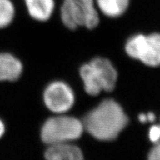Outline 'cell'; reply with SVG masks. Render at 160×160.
I'll use <instances>...</instances> for the list:
<instances>
[{
    "label": "cell",
    "instance_id": "obj_1",
    "mask_svg": "<svg viewBox=\"0 0 160 160\" xmlns=\"http://www.w3.org/2000/svg\"><path fill=\"white\" fill-rule=\"evenodd\" d=\"M128 122V118L119 103L105 99L84 118V129L99 140L110 141L118 137Z\"/></svg>",
    "mask_w": 160,
    "mask_h": 160
},
{
    "label": "cell",
    "instance_id": "obj_2",
    "mask_svg": "<svg viewBox=\"0 0 160 160\" xmlns=\"http://www.w3.org/2000/svg\"><path fill=\"white\" fill-rule=\"evenodd\" d=\"M57 14L63 27L71 31L80 28L93 30L102 21L94 0H60Z\"/></svg>",
    "mask_w": 160,
    "mask_h": 160
},
{
    "label": "cell",
    "instance_id": "obj_3",
    "mask_svg": "<svg viewBox=\"0 0 160 160\" xmlns=\"http://www.w3.org/2000/svg\"><path fill=\"white\" fill-rule=\"evenodd\" d=\"M80 76L83 80L88 94L97 96L102 91L114 89L117 80V72L108 59L97 57L80 68Z\"/></svg>",
    "mask_w": 160,
    "mask_h": 160
},
{
    "label": "cell",
    "instance_id": "obj_4",
    "mask_svg": "<svg viewBox=\"0 0 160 160\" xmlns=\"http://www.w3.org/2000/svg\"><path fill=\"white\" fill-rule=\"evenodd\" d=\"M82 122L69 116H57L47 119L41 130V139L47 145L69 143L81 137Z\"/></svg>",
    "mask_w": 160,
    "mask_h": 160
},
{
    "label": "cell",
    "instance_id": "obj_5",
    "mask_svg": "<svg viewBox=\"0 0 160 160\" xmlns=\"http://www.w3.org/2000/svg\"><path fill=\"white\" fill-rule=\"evenodd\" d=\"M125 50L130 57L140 60L146 65L159 66L160 33L133 35L128 40Z\"/></svg>",
    "mask_w": 160,
    "mask_h": 160
},
{
    "label": "cell",
    "instance_id": "obj_6",
    "mask_svg": "<svg viewBox=\"0 0 160 160\" xmlns=\"http://www.w3.org/2000/svg\"><path fill=\"white\" fill-rule=\"evenodd\" d=\"M46 107L53 113H62L74 103V94L71 88L62 82H53L48 85L43 94Z\"/></svg>",
    "mask_w": 160,
    "mask_h": 160
},
{
    "label": "cell",
    "instance_id": "obj_7",
    "mask_svg": "<svg viewBox=\"0 0 160 160\" xmlns=\"http://www.w3.org/2000/svg\"><path fill=\"white\" fill-rule=\"evenodd\" d=\"M28 17L37 22H49L57 13V0H22Z\"/></svg>",
    "mask_w": 160,
    "mask_h": 160
},
{
    "label": "cell",
    "instance_id": "obj_8",
    "mask_svg": "<svg viewBox=\"0 0 160 160\" xmlns=\"http://www.w3.org/2000/svg\"><path fill=\"white\" fill-rule=\"evenodd\" d=\"M101 17L109 20L123 17L130 9L131 0H94Z\"/></svg>",
    "mask_w": 160,
    "mask_h": 160
},
{
    "label": "cell",
    "instance_id": "obj_9",
    "mask_svg": "<svg viewBox=\"0 0 160 160\" xmlns=\"http://www.w3.org/2000/svg\"><path fill=\"white\" fill-rule=\"evenodd\" d=\"M23 71L21 61L10 53H0V82H14Z\"/></svg>",
    "mask_w": 160,
    "mask_h": 160
},
{
    "label": "cell",
    "instance_id": "obj_10",
    "mask_svg": "<svg viewBox=\"0 0 160 160\" xmlns=\"http://www.w3.org/2000/svg\"><path fill=\"white\" fill-rule=\"evenodd\" d=\"M46 160H84L82 152L70 143L50 145L45 153Z\"/></svg>",
    "mask_w": 160,
    "mask_h": 160
},
{
    "label": "cell",
    "instance_id": "obj_11",
    "mask_svg": "<svg viewBox=\"0 0 160 160\" xmlns=\"http://www.w3.org/2000/svg\"><path fill=\"white\" fill-rule=\"evenodd\" d=\"M16 13L13 0H0V29L6 28L13 22Z\"/></svg>",
    "mask_w": 160,
    "mask_h": 160
},
{
    "label": "cell",
    "instance_id": "obj_12",
    "mask_svg": "<svg viewBox=\"0 0 160 160\" xmlns=\"http://www.w3.org/2000/svg\"><path fill=\"white\" fill-rule=\"evenodd\" d=\"M149 138L153 143H157L160 141V126H152L149 131Z\"/></svg>",
    "mask_w": 160,
    "mask_h": 160
},
{
    "label": "cell",
    "instance_id": "obj_13",
    "mask_svg": "<svg viewBox=\"0 0 160 160\" xmlns=\"http://www.w3.org/2000/svg\"><path fill=\"white\" fill-rule=\"evenodd\" d=\"M148 160H160V141L150 151Z\"/></svg>",
    "mask_w": 160,
    "mask_h": 160
},
{
    "label": "cell",
    "instance_id": "obj_14",
    "mask_svg": "<svg viewBox=\"0 0 160 160\" xmlns=\"http://www.w3.org/2000/svg\"><path fill=\"white\" fill-rule=\"evenodd\" d=\"M6 131L5 125L4 123V122L0 119V139L3 137L4 134H5Z\"/></svg>",
    "mask_w": 160,
    "mask_h": 160
},
{
    "label": "cell",
    "instance_id": "obj_15",
    "mask_svg": "<svg viewBox=\"0 0 160 160\" xmlns=\"http://www.w3.org/2000/svg\"><path fill=\"white\" fill-rule=\"evenodd\" d=\"M155 115L153 113H148L147 115V121L149 122H153L155 120Z\"/></svg>",
    "mask_w": 160,
    "mask_h": 160
},
{
    "label": "cell",
    "instance_id": "obj_16",
    "mask_svg": "<svg viewBox=\"0 0 160 160\" xmlns=\"http://www.w3.org/2000/svg\"><path fill=\"white\" fill-rule=\"evenodd\" d=\"M139 119L141 122H145L147 121V115L142 113L139 116Z\"/></svg>",
    "mask_w": 160,
    "mask_h": 160
}]
</instances>
